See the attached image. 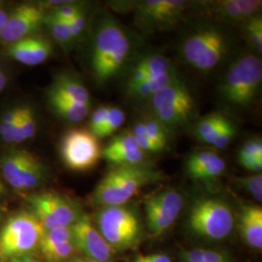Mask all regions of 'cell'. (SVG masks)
<instances>
[{"label":"cell","instance_id":"obj_1","mask_svg":"<svg viewBox=\"0 0 262 262\" xmlns=\"http://www.w3.org/2000/svg\"><path fill=\"white\" fill-rule=\"evenodd\" d=\"M163 178L162 173L149 163L117 165L108 170L94 188L92 201L102 207L125 205L142 187Z\"/></svg>","mask_w":262,"mask_h":262},{"label":"cell","instance_id":"obj_2","mask_svg":"<svg viewBox=\"0 0 262 262\" xmlns=\"http://www.w3.org/2000/svg\"><path fill=\"white\" fill-rule=\"evenodd\" d=\"M130 52V41L119 24L107 19L98 28L94 40L92 66L99 83L112 79L122 68Z\"/></svg>","mask_w":262,"mask_h":262},{"label":"cell","instance_id":"obj_3","mask_svg":"<svg viewBox=\"0 0 262 262\" xmlns=\"http://www.w3.org/2000/svg\"><path fill=\"white\" fill-rule=\"evenodd\" d=\"M261 81V60L257 56L247 55L229 68L221 86V94L233 107L246 108L253 103Z\"/></svg>","mask_w":262,"mask_h":262},{"label":"cell","instance_id":"obj_4","mask_svg":"<svg viewBox=\"0 0 262 262\" xmlns=\"http://www.w3.org/2000/svg\"><path fill=\"white\" fill-rule=\"evenodd\" d=\"M44 227L31 212L12 215L0 232V258L10 259L39 248Z\"/></svg>","mask_w":262,"mask_h":262},{"label":"cell","instance_id":"obj_5","mask_svg":"<svg viewBox=\"0 0 262 262\" xmlns=\"http://www.w3.org/2000/svg\"><path fill=\"white\" fill-rule=\"evenodd\" d=\"M97 225L98 231L114 251L126 250L140 239L138 215L125 205L102 208L97 215Z\"/></svg>","mask_w":262,"mask_h":262},{"label":"cell","instance_id":"obj_6","mask_svg":"<svg viewBox=\"0 0 262 262\" xmlns=\"http://www.w3.org/2000/svg\"><path fill=\"white\" fill-rule=\"evenodd\" d=\"M188 224L191 230L210 240H222L231 233L233 214L225 202L217 198H203L190 210Z\"/></svg>","mask_w":262,"mask_h":262},{"label":"cell","instance_id":"obj_7","mask_svg":"<svg viewBox=\"0 0 262 262\" xmlns=\"http://www.w3.org/2000/svg\"><path fill=\"white\" fill-rule=\"evenodd\" d=\"M151 109L163 126L175 127L187 123L194 110V100L188 89L179 79L154 94Z\"/></svg>","mask_w":262,"mask_h":262},{"label":"cell","instance_id":"obj_8","mask_svg":"<svg viewBox=\"0 0 262 262\" xmlns=\"http://www.w3.org/2000/svg\"><path fill=\"white\" fill-rule=\"evenodd\" d=\"M226 53L224 35L215 28H202L186 39L183 56L194 69L207 72L214 69Z\"/></svg>","mask_w":262,"mask_h":262},{"label":"cell","instance_id":"obj_9","mask_svg":"<svg viewBox=\"0 0 262 262\" xmlns=\"http://www.w3.org/2000/svg\"><path fill=\"white\" fill-rule=\"evenodd\" d=\"M60 156L68 168L86 171L94 168L102 158L98 138L89 129H71L60 142Z\"/></svg>","mask_w":262,"mask_h":262},{"label":"cell","instance_id":"obj_10","mask_svg":"<svg viewBox=\"0 0 262 262\" xmlns=\"http://www.w3.org/2000/svg\"><path fill=\"white\" fill-rule=\"evenodd\" d=\"M0 168L10 187L20 191L37 187L44 177L42 163L27 150L6 152L0 159Z\"/></svg>","mask_w":262,"mask_h":262},{"label":"cell","instance_id":"obj_11","mask_svg":"<svg viewBox=\"0 0 262 262\" xmlns=\"http://www.w3.org/2000/svg\"><path fill=\"white\" fill-rule=\"evenodd\" d=\"M32 214L45 230L56 227H72L81 217L73 202L53 192L33 194L28 197Z\"/></svg>","mask_w":262,"mask_h":262},{"label":"cell","instance_id":"obj_12","mask_svg":"<svg viewBox=\"0 0 262 262\" xmlns=\"http://www.w3.org/2000/svg\"><path fill=\"white\" fill-rule=\"evenodd\" d=\"M144 205L148 229L154 236H159L176 222L184 207V198L175 189H165L147 197Z\"/></svg>","mask_w":262,"mask_h":262},{"label":"cell","instance_id":"obj_13","mask_svg":"<svg viewBox=\"0 0 262 262\" xmlns=\"http://www.w3.org/2000/svg\"><path fill=\"white\" fill-rule=\"evenodd\" d=\"M71 230L76 249L84 253V257L97 262H115V251L88 215H81Z\"/></svg>","mask_w":262,"mask_h":262},{"label":"cell","instance_id":"obj_14","mask_svg":"<svg viewBox=\"0 0 262 262\" xmlns=\"http://www.w3.org/2000/svg\"><path fill=\"white\" fill-rule=\"evenodd\" d=\"M44 11L34 4H21L8 14L0 31V42L8 46L32 35L44 21Z\"/></svg>","mask_w":262,"mask_h":262},{"label":"cell","instance_id":"obj_15","mask_svg":"<svg viewBox=\"0 0 262 262\" xmlns=\"http://www.w3.org/2000/svg\"><path fill=\"white\" fill-rule=\"evenodd\" d=\"M181 0H146L138 5V19L145 28H165L174 25L187 6Z\"/></svg>","mask_w":262,"mask_h":262},{"label":"cell","instance_id":"obj_16","mask_svg":"<svg viewBox=\"0 0 262 262\" xmlns=\"http://www.w3.org/2000/svg\"><path fill=\"white\" fill-rule=\"evenodd\" d=\"M53 53V45L43 36L30 35L6 46V54L13 60L24 66H39Z\"/></svg>","mask_w":262,"mask_h":262},{"label":"cell","instance_id":"obj_17","mask_svg":"<svg viewBox=\"0 0 262 262\" xmlns=\"http://www.w3.org/2000/svg\"><path fill=\"white\" fill-rule=\"evenodd\" d=\"M102 158L114 166L135 165L144 163L146 155L131 130H125L116 136L102 150Z\"/></svg>","mask_w":262,"mask_h":262},{"label":"cell","instance_id":"obj_18","mask_svg":"<svg viewBox=\"0 0 262 262\" xmlns=\"http://www.w3.org/2000/svg\"><path fill=\"white\" fill-rule=\"evenodd\" d=\"M226 168L225 160L212 151L192 154L187 161V175L196 181H211L220 177Z\"/></svg>","mask_w":262,"mask_h":262},{"label":"cell","instance_id":"obj_19","mask_svg":"<svg viewBox=\"0 0 262 262\" xmlns=\"http://www.w3.org/2000/svg\"><path fill=\"white\" fill-rule=\"evenodd\" d=\"M239 230L244 241L251 248L262 249V209L256 205H244L239 219Z\"/></svg>","mask_w":262,"mask_h":262},{"label":"cell","instance_id":"obj_20","mask_svg":"<svg viewBox=\"0 0 262 262\" xmlns=\"http://www.w3.org/2000/svg\"><path fill=\"white\" fill-rule=\"evenodd\" d=\"M257 0H224L214 3V12L220 17L233 23L243 21L257 15L261 7Z\"/></svg>","mask_w":262,"mask_h":262},{"label":"cell","instance_id":"obj_21","mask_svg":"<svg viewBox=\"0 0 262 262\" xmlns=\"http://www.w3.org/2000/svg\"><path fill=\"white\" fill-rule=\"evenodd\" d=\"M48 101L56 115L72 123L84 121L88 117L91 108V106L77 103L66 98L52 90H49L48 92Z\"/></svg>","mask_w":262,"mask_h":262},{"label":"cell","instance_id":"obj_22","mask_svg":"<svg viewBox=\"0 0 262 262\" xmlns=\"http://www.w3.org/2000/svg\"><path fill=\"white\" fill-rule=\"evenodd\" d=\"M50 90L77 103L91 106V96L84 84L72 76L61 74L54 81Z\"/></svg>","mask_w":262,"mask_h":262},{"label":"cell","instance_id":"obj_23","mask_svg":"<svg viewBox=\"0 0 262 262\" xmlns=\"http://www.w3.org/2000/svg\"><path fill=\"white\" fill-rule=\"evenodd\" d=\"M177 79H178V76L176 74V72L172 70L169 73L156 77V78H148L144 80L141 84L129 90L128 92L134 97H138L142 99L150 98L154 94L159 93V91H161L163 88L173 83Z\"/></svg>","mask_w":262,"mask_h":262},{"label":"cell","instance_id":"obj_24","mask_svg":"<svg viewBox=\"0 0 262 262\" xmlns=\"http://www.w3.org/2000/svg\"><path fill=\"white\" fill-rule=\"evenodd\" d=\"M227 121L228 119L221 114L208 115L197 124V137L202 142L212 145Z\"/></svg>","mask_w":262,"mask_h":262},{"label":"cell","instance_id":"obj_25","mask_svg":"<svg viewBox=\"0 0 262 262\" xmlns=\"http://www.w3.org/2000/svg\"><path fill=\"white\" fill-rule=\"evenodd\" d=\"M138 64L145 70L147 75L146 79L156 78L174 70L168 59L165 56L160 55L146 56L138 62Z\"/></svg>","mask_w":262,"mask_h":262},{"label":"cell","instance_id":"obj_26","mask_svg":"<svg viewBox=\"0 0 262 262\" xmlns=\"http://www.w3.org/2000/svg\"><path fill=\"white\" fill-rule=\"evenodd\" d=\"M76 250L73 241H67L40 251L48 262H66L72 258Z\"/></svg>","mask_w":262,"mask_h":262},{"label":"cell","instance_id":"obj_27","mask_svg":"<svg viewBox=\"0 0 262 262\" xmlns=\"http://www.w3.org/2000/svg\"><path fill=\"white\" fill-rule=\"evenodd\" d=\"M19 123L24 142L34 137L37 130V123L35 113L31 107L27 105L19 106Z\"/></svg>","mask_w":262,"mask_h":262},{"label":"cell","instance_id":"obj_28","mask_svg":"<svg viewBox=\"0 0 262 262\" xmlns=\"http://www.w3.org/2000/svg\"><path fill=\"white\" fill-rule=\"evenodd\" d=\"M125 121V115L121 109L111 107L107 119L104 122L103 125L98 132L95 134L96 138H105L108 136H111L116 131L118 130Z\"/></svg>","mask_w":262,"mask_h":262},{"label":"cell","instance_id":"obj_29","mask_svg":"<svg viewBox=\"0 0 262 262\" xmlns=\"http://www.w3.org/2000/svg\"><path fill=\"white\" fill-rule=\"evenodd\" d=\"M43 24H45L47 26L52 36L58 43L67 44L73 39L71 35V32H70L68 23L56 19L49 14L48 16H45Z\"/></svg>","mask_w":262,"mask_h":262},{"label":"cell","instance_id":"obj_30","mask_svg":"<svg viewBox=\"0 0 262 262\" xmlns=\"http://www.w3.org/2000/svg\"><path fill=\"white\" fill-rule=\"evenodd\" d=\"M71 227H56L50 230H45L41 238L39 249H47L57 244L73 241Z\"/></svg>","mask_w":262,"mask_h":262},{"label":"cell","instance_id":"obj_31","mask_svg":"<svg viewBox=\"0 0 262 262\" xmlns=\"http://www.w3.org/2000/svg\"><path fill=\"white\" fill-rule=\"evenodd\" d=\"M183 262H228L224 253L205 249H194L182 255Z\"/></svg>","mask_w":262,"mask_h":262},{"label":"cell","instance_id":"obj_32","mask_svg":"<svg viewBox=\"0 0 262 262\" xmlns=\"http://www.w3.org/2000/svg\"><path fill=\"white\" fill-rule=\"evenodd\" d=\"M19 116V106L11 108L0 119V136L6 144H13V131Z\"/></svg>","mask_w":262,"mask_h":262},{"label":"cell","instance_id":"obj_33","mask_svg":"<svg viewBox=\"0 0 262 262\" xmlns=\"http://www.w3.org/2000/svg\"><path fill=\"white\" fill-rule=\"evenodd\" d=\"M142 122L150 139L159 147V150H163L167 144V135L164 130V126L156 119H147Z\"/></svg>","mask_w":262,"mask_h":262},{"label":"cell","instance_id":"obj_34","mask_svg":"<svg viewBox=\"0 0 262 262\" xmlns=\"http://www.w3.org/2000/svg\"><path fill=\"white\" fill-rule=\"evenodd\" d=\"M246 35L254 49L261 54L262 52V19L258 15L249 19L246 25Z\"/></svg>","mask_w":262,"mask_h":262},{"label":"cell","instance_id":"obj_35","mask_svg":"<svg viewBox=\"0 0 262 262\" xmlns=\"http://www.w3.org/2000/svg\"><path fill=\"white\" fill-rule=\"evenodd\" d=\"M131 132H132L135 140L137 142L138 146L145 152L146 151H151V152H159V151H160L159 147L154 143V141L151 140L150 136L148 135L143 122H137L133 126Z\"/></svg>","mask_w":262,"mask_h":262},{"label":"cell","instance_id":"obj_36","mask_svg":"<svg viewBox=\"0 0 262 262\" xmlns=\"http://www.w3.org/2000/svg\"><path fill=\"white\" fill-rule=\"evenodd\" d=\"M238 184L248 191L257 201H262V176L261 174H255L245 178L238 179Z\"/></svg>","mask_w":262,"mask_h":262},{"label":"cell","instance_id":"obj_37","mask_svg":"<svg viewBox=\"0 0 262 262\" xmlns=\"http://www.w3.org/2000/svg\"><path fill=\"white\" fill-rule=\"evenodd\" d=\"M83 10L80 4L74 3L72 1H68L67 3L57 7L56 9L51 10L50 15L56 19L63 20L66 23H69L77 14H79Z\"/></svg>","mask_w":262,"mask_h":262},{"label":"cell","instance_id":"obj_38","mask_svg":"<svg viewBox=\"0 0 262 262\" xmlns=\"http://www.w3.org/2000/svg\"><path fill=\"white\" fill-rule=\"evenodd\" d=\"M235 136L234 125L228 120L223 129L219 133V135L215 137V140L212 143V146L215 147L219 150L225 149L230 143Z\"/></svg>","mask_w":262,"mask_h":262},{"label":"cell","instance_id":"obj_39","mask_svg":"<svg viewBox=\"0 0 262 262\" xmlns=\"http://www.w3.org/2000/svg\"><path fill=\"white\" fill-rule=\"evenodd\" d=\"M253 157H262V142L260 138H255L246 142L238 152L239 161Z\"/></svg>","mask_w":262,"mask_h":262},{"label":"cell","instance_id":"obj_40","mask_svg":"<svg viewBox=\"0 0 262 262\" xmlns=\"http://www.w3.org/2000/svg\"><path fill=\"white\" fill-rule=\"evenodd\" d=\"M110 108L111 107H109V106H102L93 113L91 121H90V129L89 130L91 131L94 136L103 125L104 122L107 119Z\"/></svg>","mask_w":262,"mask_h":262},{"label":"cell","instance_id":"obj_41","mask_svg":"<svg viewBox=\"0 0 262 262\" xmlns=\"http://www.w3.org/2000/svg\"><path fill=\"white\" fill-rule=\"evenodd\" d=\"M68 26L73 39L80 36L85 28V17L84 12L82 11L79 14H77L75 17L68 23Z\"/></svg>","mask_w":262,"mask_h":262},{"label":"cell","instance_id":"obj_42","mask_svg":"<svg viewBox=\"0 0 262 262\" xmlns=\"http://www.w3.org/2000/svg\"><path fill=\"white\" fill-rule=\"evenodd\" d=\"M244 168L252 172H258L262 169V157L248 158L239 161Z\"/></svg>","mask_w":262,"mask_h":262},{"label":"cell","instance_id":"obj_43","mask_svg":"<svg viewBox=\"0 0 262 262\" xmlns=\"http://www.w3.org/2000/svg\"><path fill=\"white\" fill-rule=\"evenodd\" d=\"M140 262H171L166 254L162 253H154L149 255H139L136 257Z\"/></svg>","mask_w":262,"mask_h":262},{"label":"cell","instance_id":"obj_44","mask_svg":"<svg viewBox=\"0 0 262 262\" xmlns=\"http://www.w3.org/2000/svg\"><path fill=\"white\" fill-rule=\"evenodd\" d=\"M6 262H40L35 257L28 255V254H25V255H19V256H16V257H12L10 259H7Z\"/></svg>","mask_w":262,"mask_h":262},{"label":"cell","instance_id":"obj_45","mask_svg":"<svg viewBox=\"0 0 262 262\" xmlns=\"http://www.w3.org/2000/svg\"><path fill=\"white\" fill-rule=\"evenodd\" d=\"M7 18H8L7 12L0 7V31H1V29L3 28V26H4Z\"/></svg>","mask_w":262,"mask_h":262},{"label":"cell","instance_id":"obj_46","mask_svg":"<svg viewBox=\"0 0 262 262\" xmlns=\"http://www.w3.org/2000/svg\"><path fill=\"white\" fill-rule=\"evenodd\" d=\"M6 84H7V77L4 74H2L0 76V93L4 90Z\"/></svg>","mask_w":262,"mask_h":262},{"label":"cell","instance_id":"obj_47","mask_svg":"<svg viewBox=\"0 0 262 262\" xmlns=\"http://www.w3.org/2000/svg\"><path fill=\"white\" fill-rule=\"evenodd\" d=\"M73 260L76 262H97L94 261V260H91V259H88V258H85V257H74L73 258Z\"/></svg>","mask_w":262,"mask_h":262},{"label":"cell","instance_id":"obj_48","mask_svg":"<svg viewBox=\"0 0 262 262\" xmlns=\"http://www.w3.org/2000/svg\"><path fill=\"white\" fill-rule=\"evenodd\" d=\"M4 192H5V187H4V185L2 184V182H1V180H0V196H1Z\"/></svg>","mask_w":262,"mask_h":262},{"label":"cell","instance_id":"obj_49","mask_svg":"<svg viewBox=\"0 0 262 262\" xmlns=\"http://www.w3.org/2000/svg\"><path fill=\"white\" fill-rule=\"evenodd\" d=\"M3 74V72H2V69H1V67H0V76Z\"/></svg>","mask_w":262,"mask_h":262},{"label":"cell","instance_id":"obj_50","mask_svg":"<svg viewBox=\"0 0 262 262\" xmlns=\"http://www.w3.org/2000/svg\"><path fill=\"white\" fill-rule=\"evenodd\" d=\"M71 262H76V261H74V260H73V259H72V260H71Z\"/></svg>","mask_w":262,"mask_h":262}]
</instances>
